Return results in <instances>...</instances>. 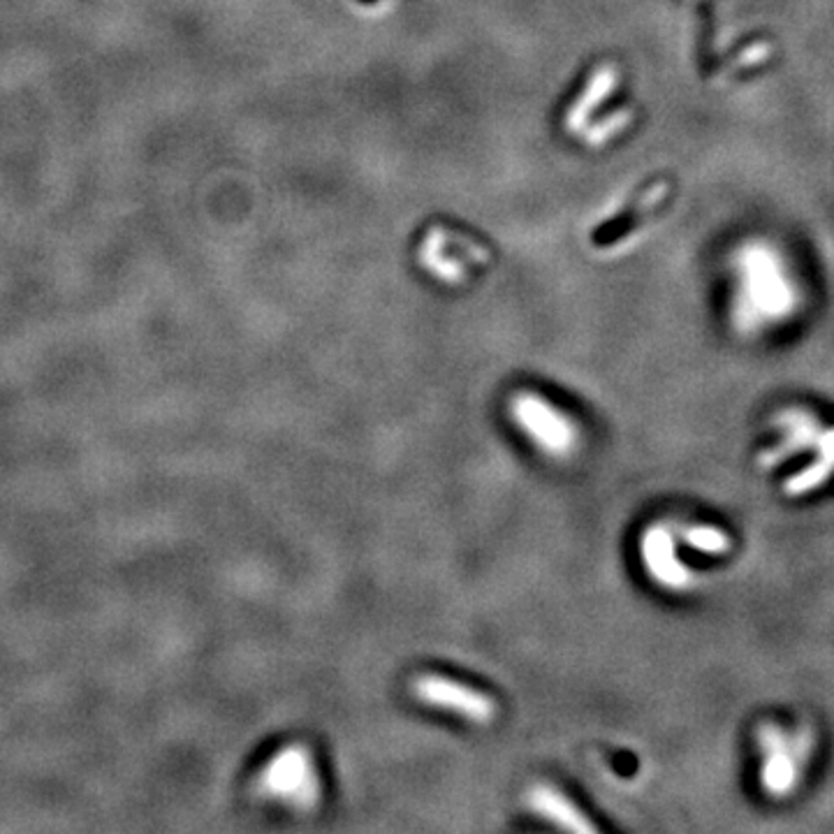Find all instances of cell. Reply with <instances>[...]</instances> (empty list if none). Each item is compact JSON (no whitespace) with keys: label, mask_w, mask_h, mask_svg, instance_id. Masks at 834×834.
Returning <instances> with one entry per match:
<instances>
[{"label":"cell","mask_w":834,"mask_h":834,"mask_svg":"<svg viewBox=\"0 0 834 834\" xmlns=\"http://www.w3.org/2000/svg\"><path fill=\"white\" fill-rule=\"evenodd\" d=\"M640 555L644 561V568L647 573L663 586H670V589H679L689 582V571L679 563L677 552H675V543L670 531L666 526H652L650 531H644L642 543H640Z\"/></svg>","instance_id":"cell-4"},{"label":"cell","mask_w":834,"mask_h":834,"mask_svg":"<svg viewBox=\"0 0 834 834\" xmlns=\"http://www.w3.org/2000/svg\"><path fill=\"white\" fill-rule=\"evenodd\" d=\"M264 798L288 805L297 811H311L320 805L322 784L313 753L305 744H288L272 755L258 776Z\"/></svg>","instance_id":"cell-1"},{"label":"cell","mask_w":834,"mask_h":834,"mask_svg":"<svg viewBox=\"0 0 834 834\" xmlns=\"http://www.w3.org/2000/svg\"><path fill=\"white\" fill-rule=\"evenodd\" d=\"M687 543L693 545L695 549H705V552H714V549H722L724 545V538L716 534V531L712 528H703V526H695V528H689L684 534Z\"/></svg>","instance_id":"cell-6"},{"label":"cell","mask_w":834,"mask_h":834,"mask_svg":"<svg viewBox=\"0 0 834 834\" xmlns=\"http://www.w3.org/2000/svg\"><path fill=\"white\" fill-rule=\"evenodd\" d=\"M510 417L547 457H573L582 443L577 422L536 392H517L510 400Z\"/></svg>","instance_id":"cell-2"},{"label":"cell","mask_w":834,"mask_h":834,"mask_svg":"<svg viewBox=\"0 0 834 834\" xmlns=\"http://www.w3.org/2000/svg\"><path fill=\"white\" fill-rule=\"evenodd\" d=\"M413 693L425 705L439 707L445 712L457 714L470 724L485 726L497 714V705L487 693L470 689L462 681H454L441 675H422L413 681Z\"/></svg>","instance_id":"cell-3"},{"label":"cell","mask_w":834,"mask_h":834,"mask_svg":"<svg viewBox=\"0 0 834 834\" xmlns=\"http://www.w3.org/2000/svg\"><path fill=\"white\" fill-rule=\"evenodd\" d=\"M526 805L536 817L549 821L552 825L575 832V834H594L598 827L584 817V811L571 802L565 793L549 784H538L528 790Z\"/></svg>","instance_id":"cell-5"}]
</instances>
